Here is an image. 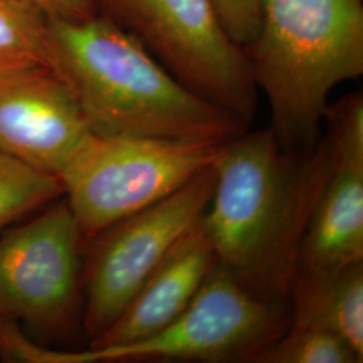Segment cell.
Here are the masks:
<instances>
[{
  "label": "cell",
  "instance_id": "cell-2",
  "mask_svg": "<svg viewBox=\"0 0 363 363\" xmlns=\"http://www.w3.org/2000/svg\"><path fill=\"white\" fill-rule=\"evenodd\" d=\"M48 65L96 135L226 142L249 128L182 85L138 39L99 13L48 18Z\"/></svg>",
  "mask_w": 363,
  "mask_h": 363
},
{
  "label": "cell",
  "instance_id": "cell-10",
  "mask_svg": "<svg viewBox=\"0 0 363 363\" xmlns=\"http://www.w3.org/2000/svg\"><path fill=\"white\" fill-rule=\"evenodd\" d=\"M216 264L201 220L171 249L116 320L91 340L89 349L130 345L162 331L191 303Z\"/></svg>",
  "mask_w": 363,
  "mask_h": 363
},
{
  "label": "cell",
  "instance_id": "cell-17",
  "mask_svg": "<svg viewBox=\"0 0 363 363\" xmlns=\"http://www.w3.org/2000/svg\"><path fill=\"white\" fill-rule=\"evenodd\" d=\"M39 10L48 18L79 21L96 13L91 0H18Z\"/></svg>",
  "mask_w": 363,
  "mask_h": 363
},
{
  "label": "cell",
  "instance_id": "cell-7",
  "mask_svg": "<svg viewBox=\"0 0 363 363\" xmlns=\"http://www.w3.org/2000/svg\"><path fill=\"white\" fill-rule=\"evenodd\" d=\"M213 189L211 166L84 242L82 327L91 342L109 328L171 249L202 220Z\"/></svg>",
  "mask_w": 363,
  "mask_h": 363
},
{
  "label": "cell",
  "instance_id": "cell-15",
  "mask_svg": "<svg viewBox=\"0 0 363 363\" xmlns=\"http://www.w3.org/2000/svg\"><path fill=\"white\" fill-rule=\"evenodd\" d=\"M363 359L340 337L308 325H291L257 351L252 363H361Z\"/></svg>",
  "mask_w": 363,
  "mask_h": 363
},
{
  "label": "cell",
  "instance_id": "cell-5",
  "mask_svg": "<svg viewBox=\"0 0 363 363\" xmlns=\"http://www.w3.org/2000/svg\"><path fill=\"white\" fill-rule=\"evenodd\" d=\"M94 10L138 39L182 85L250 125L257 88L244 49L213 0H91Z\"/></svg>",
  "mask_w": 363,
  "mask_h": 363
},
{
  "label": "cell",
  "instance_id": "cell-4",
  "mask_svg": "<svg viewBox=\"0 0 363 363\" xmlns=\"http://www.w3.org/2000/svg\"><path fill=\"white\" fill-rule=\"evenodd\" d=\"M222 144L93 133L60 178L84 242L210 169Z\"/></svg>",
  "mask_w": 363,
  "mask_h": 363
},
{
  "label": "cell",
  "instance_id": "cell-12",
  "mask_svg": "<svg viewBox=\"0 0 363 363\" xmlns=\"http://www.w3.org/2000/svg\"><path fill=\"white\" fill-rule=\"evenodd\" d=\"M291 325L328 331L363 359V262L330 272H295Z\"/></svg>",
  "mask_w": 363,
  "mask_h": 363
},
{
  "label": "cell",
  "instance_id": "cell-3",
  "mask_svg": "<svg viewBox=\"0 0 363 363\" xmlns=\"http://www.w3.org/2000/svg\"><path fill=\"white\" fill-rule=\"evenodd\" d=\"M242 49L269 128L288 151H308L330 93L363 74V0H259L257 31Z\"/></svg>",
  "mask_w": 363,
  "mask_h": 363
},
{
  "label": "cell",
  "instance_id": "cell-8",
  "mask_svg": "<svg viewBox=\"0 0 363 363\" xmlns=\"http://www.w3.org/2000/svg\"><path fill=\"white\" fill-rule=\"evenodd\" d=\"M84 238L62 195L0 235V316L62 335L82 322Z\"/></svg>",
  "mask_w": 363,
  "mask_h": 363
},
{
  "label": "cell",
  "instance_id": "cell-16",
  "mask_svg": "<svg viewBox=\"0 0 363 363\" xmlns=\"http://www.w3.org/2000/svg\"><path fill=\"white\" fill-rule=\"evenodd\" d=\"M220 22L241 48L253 39L259 26V0H213Z\"/></svg>",
  "mask_w": 363,
  "mask_h": 363
},
{
  "label": "cell",
  "instance_id": "cell-9",
  "mask_svg": "<svg viewBox=\"0 0 363 363\" xmlns=\"http://www.w3.org/2000/svg\"><path fill=\"white\" fill-rule=\"evenodd\" d=\"M91 135L77 100L50 66L0 69V151L61 178Z\"/></svg>",
  "mask_w": 363,
  "mask_h": 363
},
{
  "label": "cell",
  "instance_id": "cell-14",
  "mask_svg": "<svg viewBox=\"0 0 363 363\" xmlns=\"http://www.w3.org/2000/svg\"><path fill=\"white\" fill-rule=\"evenodd\" d=\"M26 64L48 65V16L26 3L0 0V69Z\"/></svg>",
  "mask_w": 363,
  "mask_h": 363
},
{
  "label": "cell",
  "instance_id": "cell-13",
  "mask_svg": "<svg viewBox=\"0 0 363 363\" xmlns=\"http://www.w3.org/2000/svg\"><path fill=\"white\" fill-rule=\"evenodd\" d=\"M64 195L62 182L0 151V235L16 220Z\"/></svg>",
  "mask_w": 363,
  "mask_h": 363
},
{
  "label": "cell",
  "instance_id": "cell-11",
  "mask_svg": "<svg viewBox=\"0 0 363 363\" xmlns=\"http://www.w3.org/2000/svg\"><path fill=\"white\" fill-rule=\"evenodd\" d=\"M298 249L296 272L363 262V159L334 156Z\"/></svg>",
  "mask_w": 363,
  "mask_h": 363
},
{
  "label": "cell",
  "instance_id": "cell-1",
  "mask_svg": "<svg viewBox=\"0 0 363 363\" xmlns=\"http://www.w3.org/2000/svg\"><path fill=\"white\" fill-rule=\"evenodd\" d=\"M214 189L202 217L217 264L253 292L288 295L312 208L331 169L323 139L308 151L286 150L271 128L223 142Z\"/></svg>",
  "mask_w": 363,
  "mask_h": 363
},
{
  "label": "cell",
  "instance_id": "cell-6",
  "mask_svg": "<svg viewBox=\"0 0 363 363\" xmlns=\"http://www.w3.org/2000/svg\"><path fill=\"white\" fill-rule=\"evenodd\" d=\"M289 322L280 300L253 292L216 264L186 310L155 335L116 347L69 351L66 363L249 362Z\"/></svg>",
  "mask_w": 363,
  "mask_h": 363
}]
</instances>
